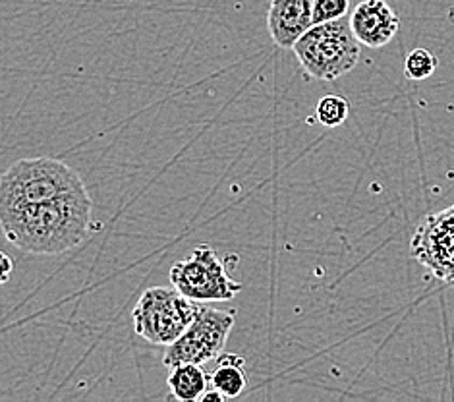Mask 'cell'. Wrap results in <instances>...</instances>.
Returning a JSON list of instances; mask_svg holds the SVG:
<instances>
[{
  "mask_svg": "<svg viewBox=\"0 0 454 402\" xmlns=\"http://www.w3.org/2000/svg\"><path fill=\"white\" fill-rule=\"evenodd\" d=\"M91 209L90 193L82 192L0 211V225L6 240L21 252L55 256L83 242L90 234Z\"/></svg>",
  "mask_w": 454,
  "mask_h": 402,
  "instance_id": "1",
  "label": "cell"
},
{
  "mask_svg": "<svg viewBox=\"0 0 454 402\" xmlns=\"http://www.w3.org/2000/svg\"><path fill=\"white\" fill-rule=\"evenodd\" d=\"M88 192L82 177L52 157L20 159L0 178V211Z\"/></svg>",
  "mask_w": 454,
  "mask_h": 402,
  "instance_id": "2",
  "label": "cell"
},
{
  "mask_svg": "<svg viewBox=\"0 0 454 402\" xmlns=\"http://www.w3.org/2000/svg\"><path fill=\"white\" fill-rule=\"evenodd\" d=\"M360 45L350 20L340 18L313 24L294 43V54L308 75L323 82H334L348 74L360 60Z\"/></svg>",
  "mask_w": 454,
  "mask_h": 402,
  "instance_id": "3",
  "label": "cell"
},
{
  "mask_svg": "<svg viewBox=\"0 0 454 402\" xmlns=\"http://www.w3.org/2000/svg\"><path fill=\"white\" fill-rule=\"evenodd\" d=\"M200 303L184 296L178 288H147L134 308V329L151 344L178 341L196 318Z\"/></svg>",
  "mask_w": 454,
  "mask_h": 402,
  "instance_id": "4",
  "label": "cell"
},
{
  "mask_svg": "<svg viewBox=\"0 0 454 402\" xmlns=\"http://www.w3.org/2000/svg\"><path fill=\"white\" fill-rule=\"evenodd\" d=\"M172 287L196 302L232 300L244 287L236 282L211 246H198L188 259L170 269Z\"/></svg>",
  "mask_w": 454,
  "mask_h": 402,
  "instance_id": "5",
  "label": "cell"
},
{
  "mask_svg": "<svg viewBox=\"0 0 454 402\" xmlns=\"http://www.w3.org/2000/svg\"><path fill=\"white\" fill-rule=\"evenodd\" d=\"M236 311L200 306L190 327L178 341L167 346L163 364L170 369L178 364H205L219 358L234 327Z\"/></svg>",
  "mask_w": 454,
  "mask_h": 402,
  "instance_id": "6",
  "label": "cell"
},
{
  "mask_svg": "<svg viewBox=\"0 0 454 402\" xmlns=\"http://www.w3.org/2000/svg\"><path fill=\"white\" fill-rule=\"evenodd\" d=\"M412 257L445 285L454 287V203L427 215L410 242Z\"/></svg>",
  "mask_w": 454,
  "mask_h": 402,
  "instance_id": "7",
  "label": "cell"
},
{
  "mask_svg": "<svg viewBox=\"0 0 454 402\" xmlns=\"http://www.w3.org/2000/svg\"><path fill=\"white\" fill-rule=\"evenodd\" d=\"M350 26L362 45L381 49L395 39L400 18L387 0H362L352 10Z\"/></svg>",
  "mask_w": 454,
  "mask_h": 402,
  "instance_id": "8",
  "label": "cell"
},
{
  "mask_svg": "<svg viewBox=\"0 0 454 402\" xmlns=\"http://www.w3.org/2000/svg\"><path fill=\"white\" fill-rule=\"evenodd\" d=\"M267 26L277 47L292 49L313 26V0H273Z\"/></svg>",
  "mask_w": 454,
  "mask_h": 402,
  "instance_id": "9",
  "label": "cell"
},
{
  "mask_svg": "<svg viewBox=\"0 0 454 402\" xmlns=\"http://www.w3.org/2000/svg\"><path fill=\"white\" fill-rule=\"evenodd\" d=\"M209 382L211 377L205 374L201 364H178L170 367V374L167 377L170 397L184 402L201 400Z\"/></svg>",
  "mask_w": 454,
  "mask_h": 402,
  "instance_id": "10",
  "label": "cell"
},
{
  "mask_svg": "<svg viewBox=\"0 0 454 402\" xmlns=\"http://www.w3.org/2000/svg\"><path fill=\"white\" fill-rule=\"evenodd\" d=\"M211 389H217L224 398H236L247 387L246 360L238 354H221L219 364L211 374Z\"/></svg>",
  "mask_w": 454,
  "mask_h": 402,
  "instance_id": "11",
  "label": "cell"
},
{
  "mask_svg": "<svg viewBox=\"0 0 454 402\" xmlns=\"http://www.w3.org/2000/svg\"><path fill=\"white\" fill-rule=\"evenodd\" d=\"M348 113H350V105L342 95L321 97L317 106H316L317 121L327 128H337V126L344 124L346 118H348Z\"/></svg>",
  "mask_w": 454,
  "mask_h": 402,
  "instance_id": "12",
  "label": "cell"
},
{
  "mask_svg": "<svg viewBox=\"0 0 454 402\" xmlns=\"http://www.w3.org/2000/svg\"><path fill=\"white\" fill-rule=\"evenodd\" d=\"M439 67V60L434 52H429L427 49H414L408 52V57L404 60V74L408 80L421 82L427 80L429 75H434V72Z\"/></svg>",
  "mask_w": 454,
  "mask_h": 402,
  "instance_id": "13",
  "label": "cell"
},
{
  "mask_svg": "<svg viewBox=\"0 0 454 402\" xmlns=\"http://www.w3.org/2000/svg\"><path fill=\"white\" fill-rule=\"evenodd\" d=\"M350 8V0H313V24L346 18Z\"/></svg>",
  "mask_w": 454,
  "mask_h": 402,
  "instance_id": "14",
  "label": "cell"
},
{
  "mask_svg": "<svg viewBox=\"0 0 454 402\" xmlns=\"http://www.w3.org/2000/svg\"><path fill=\"white\" fill-rule=\"evenodd\" d=\"M0 259H3V282H6L10 273H12V259H10L6 254L0 256Z\"/></svg>",
  "mask_w": 454,
  "mask_h": 402,
  "instance_id": "15",
  "label": "cell"
},
{
  "mask_svg": "<svg viewBox=\"0 0 454 402\" xmlns=\"http://www.w3.org/2000/svg\"><path fill=\"white\" fill-rule=\"evenodd\" d=\"M201 400H203V402H207V400H217V402H221V400H224V397L219 393L217 389H213V390H209V393H207V390H205Z\"/></svg>",
  "mask_w": 454,
  "mask_h": 402,
  "instance_id": "16",
  "label": "cell"
}]
</instances>
